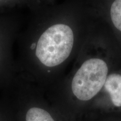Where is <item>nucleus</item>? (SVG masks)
<instances>
[{"instance_id": "423d86ee", "label": "nucleus", "mask_w": 121, "mask_h": 121, "mask_svg": "<svg viewBox=\"0 0 121 121\" xmlns=\"http://www.w3.org/2000/svg\"><path fill=\"white\" fill-rule=\"evenodd\" d=\"M110 15L114 26L121 31V0L115 1L112 4Z\"/></svg>"}, {"instance_id": "f257e3e1", "label": "nucleus", "mask_w": 121, "mask_h": 121, "mask_svg": "<svg viewBox=\"0 0 121 121\" xmlns=\"http://www.w3.org/2000/svg\"><path fill=\"white\" fill-rule=\"evenodd\" d=\"M8 96L16 121H57L45 104L43 90L17 75L10 88L2 92Z\"/></svg>"}, {"instance_id": "20e7f679", "label": "nucleus", "mask_w": 121, "mask_h": 121, "mask_svg": "<svg viewBox=\"0 0 121 121\" xmlns=\"http://www.w3.org/2000/svg\"><path fill=\"white\" fill-rule=\"evenodd\" d=\"M39 2L37 0H0V15L29 9Z\"/></svg>"}, {"instance_id": "f03ea898", "label": "nucleus", "mask_w": 121, "mask_h": 121, "mask_svg": "<svg viewBox=\"0 0 121 121\" xmlns=\"http://www.w3.org/2000/svg\"><path fill=\"white\" fill-rule=\"evenodd\" d=\"M108 71L107 63L101 59L86 60L72 78L71 90L72 94L81 101L93 98L105 84Z\"/></svg>"}, {"instance_id": "39448f33", "label": "nucleus", "mask_w": 121, "mask_h": 121, "mask_svg": "<svg viewBox=\"0 0 121 121\" xmlns=\"http://www.w3.org/2000/svg\"><path fill=\"white\" fill-rule=\"evenodd\" d=\"M0 121H16L10 99L4 93L0 98Z\"/></svg>"}, {"instance_id": "7ed1b4c3", "label": "nucleus", "mask_w": 121, "mask_h": 121, "mask_svg": "<svg viewBox=\"0 0 121 121\" xmlns=\"http://www.w3.org/2000/svg\"><path fill=\"white\" fill-rule=\"evenodd\" d=\"M104 87L109 94L113 104L116 107H121V75L116 73L109 75Z\"/></svg>"}]
</instances>
